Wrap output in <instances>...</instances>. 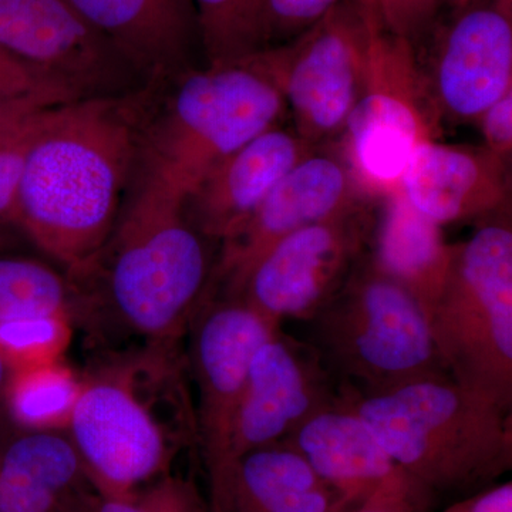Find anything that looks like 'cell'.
Wrapping results in <instances>:
<instances>
[{"label":"cell","mask_w":512,"mask_h":512,"mask_svg":"<svg viewBox=\"0 0 512 512\" xmlns=\"http://www.w3.org/2000/svg\"><path fill=\"white\" fill-rule=\"evenodd\" d=\"M184 194L146 170L109 237L66 272L67 315L96 353L178 345L210 291V239L184 211Z\"/></svg>","instance_id":"obj_1"},{"label":"cell","mask_w":512,"mask_h":512,"mask_svg":"<svg viewBox=\"0 0 512 512\" xmlns=\"http://www.w3.org/2000/svg\"><path fill=\"white\" fill-rule=\"evenodd\" d=\"M161 86L89 97L47 110L19 191V225L67 271L106 242Z\"/></svg>","instance_id":"obj_2"},{"label":"cell","mask_w":512,"mask_h":512,"mask_svg":"<svg viewBox=\"0 0 512 512\" xmlns=\"http://www.w3.org/2000/svg\"><path fill=\"white\" fill-rule=\"evenodd\" d=\"M93 365L80 377L67 437L94 488L134 497L197 440L185 366L178 345L97 353Z\"/></svg>","instance_id":"obj_3"},{"label":"cell","mask_w":512,"mask_h":512,"mask_svg":"<svg viewBox=\"0 0 512 512\" xmlns=\"http://www.w3.org/2000/svg\"><path fill=\"white\" fill-rule=\"evenodd\" d=\"M431 500L473 494L512 464V412L448 375L375 397L340 394Z\"/></svg>","instance_id":"obj_4"},{"label":"cell","mask_w":512,"mask_h":512,"mask_svg":"<svg viewBox=\"0 0 512 512\" xmlns=\"http://www.w3.org/2000/svg\"><path fill=\"white\" fill-rule=\"evenodd\" d=\"M306 322L308 342L345 396H382L447 375L426 309L376 264L372 249Z\"/></svg>","instance_id":"obj_5"},{"label":"cell","mask_w":512,"mask_h":512,"mask_svg":"<svg viewBox=\"0 0 512 512\" xmlns=\"http://www.w3.org/2000/svg\"><path fill=\"white\" fill-rule=\"evenodd\" d=\"M164 106L144 134V170L153 171L184 197L215 165L279 126L288 110L264 50L175 79Z\"/></svg>","instance_id":"obj_6"},{"label":"cell","mask_w":512,"mask_h":512,"mask_svg":"<svg viewBox=\"0 0 512 512\" xmlns=\"http://www.w3.org/2000/svg\"><path fill=\"white\" fill-rule=\"evenodd\" d=\"M444 370L512 412V227L504 211L451 244L446 275L426 309Z\"/></svg>","instance_id":"obj_7"},{"label":"cell","mask_w":512,"mask_h":512,"mask_svg":"<svg viewBox=\"0 0 512 512\" xmlns=\"http://www.w3.org/2000/svg\"><path fill=\"white\" fill-rule=\"evenodd\" d=\"M441 131L412 43L380 25L362 93L336 140L340 156L367 197L380 201L399 190L416 148Z\"/></svg>","instance_id":"obj_8"},{"label":"cell","mask_w":512,"mask_h":512,"mask_svg":"<svg viewBox=\"0 0 512 512\" xmlns=\"http://www.w3.org/2000/svg\"><path fill=\"white\" fill-rule=\"evenodd\" d=\"M379 28L373 0H342L291 42L264 49L292 128L309 143L338 140L362 93Z\"/></svg>","instance_id":"obj_9"},{"label":"cell","mask_w":512,"mask_h":512,"mask_svg":"<svg viewBox=\"0 0 512 512\" xmlns=\"http://www.w3.org/2000/svg\"><path fill=\"white\" fill-rule=\"evenodd\" d=\"M512 0H447L412 43L441 124L476 121L512 90Z\"/></svg>","instance_id":"obj_10"},{"label":"cell","mask_w":512,"mask_h":512,"mask_svg":"<svg viewBox=\"0 0 512 512\" xmlns=\"http://www.w3.org/2000/svg\"><path fill=\"white\" fill-rule=\"evenodd\" d=\"M375 201L315 222L272 245L235 289L231 298L265 318L308 320L342 288L373 245Z\"/></svg>","instance_id":"obj_11"},{"label":"cell","mask_w":512,"mask_h":512,"mask_svg":"<svg viewBox=\"0 0 512 512\" xmlns=\"http://www.w3.org/2000/svg\"><path fill=\"white\" fill-rule=\"evenodd\" d=\"M279 329L278 323L241 299L212 293L188 326L187 367L197 389V441L208 480L217 477L227 463L232 424L252 357Z\"/></svg>","instance_id":"obj_12"},{"label":"cell","mask_w":512,"mask_h":512,"mask_svg":"<svg viewBox=\"0 0 512 512\" xmlns=\"http://www.w3.org/2000/svg\"><path fill=\"white\" fill-rule=\"evenodd\" d=\"M365 201L375 200L356 183L339 151L319 147L275 185L235 234L221 242L210 292L231 295L276 242Z\"/></svg>","instance_id":"obj_13"},{"label":"cell","mask_w":512,"mask_h":512,"mask_svg":"<svg viewBox=\"0 0 512 512\" xmlns=\"http://www.w3.org/2000/svg\"><path fill=\"white\" fill-rule=\"evenodd\" d=\"M0 46L89 97L141 89L140 74L66 0H0Z\"/></svg>","instance_id":"obj_14"},{"label":"cell","mask_w":512,"mask_h":512,"mask_svg":"<svg viewBox=\"0 0 512 512\" xmlns=\"http://www.w3.org/2000/svg\"><path fill=\"white\" fill-rule=\"evenodd\" d=\"M338 384L309 342L286 336L281 329L256 350L239 402L227 463L288 439L313 414L338 403Z\"/></svg>","instance_id":"obj_15"},{"label":"cell","mask_w":512,"mask_h":512,"mask_svg":"<svg viewBox=\"0 0 512 512\" xmlns=\"http://www.w3.org/2000/svg\"><path fill=\"white\" fill-rule=\"evenodd\" d=\"M282 443L311 464L349 511L375 500L413 501L429 507V495L394 463L342 396L303 421Z\"/></svg>","instance_id":"obj_16"},{"label":"cell","mask_w":512,"mask_h":512,"mask_svg":"<svg viewBox=\"0 0 512 512\" xmlns=\"http://www.w3.org/2000/svg\"><path fill=\"white\" fill-rule=\"evenodd\" d=\"M318 148L292 126L269 128L215 165L185 197L188 221L205 238L221 244L299 161Z\"/></svg>","instance_id":"obj_17"},{"label":"cell","mask_w":512,"mask_h":512,"mask_svg":"<svg viewBox=\"0 0 512 512\" xmlns=\"http://www.w3.org/2000/svg\"><path fill=\"white\" fill-rule=\"evenodd\" d=\"M399 190L440 227L480 222L510 207V163L484 146L429 141L410 157Z\"/></svg>","instance_id":"obj_18"},{"label":"cell","mask_w":512,"mask_h":512,"mask_svg":"<svg viewBox=\"0 0 512 512\" xmlns=\"http://www.w3.org/2000/svg\"><path fill=\"white\" fill-rule=\"evenodd\" d=\"M70 8L119 50L147 84L163 86L191 70L198 36L185 0H66Z\"/></svg>","instance_id":"obj_19"},{"label":"cell","mask_w":512,"mask_h":512,"mask_svg":"<svg viewBox=\"0 0 512 512\" xmlns=\"http://www.w3.org/2000/svg\"><path fill=\"white\" fill-rule=\"evenodd\" d=\"M211 512H348L340 495L292 447L249 451L210 483Z\"/></svg>","instance_id":"obj_20"},{"label":"cell","mask_w":512,"mask_h":512,"mask_svg":"<svg viewBox=\"0 0 512 512\" xmlns=\"http://www.w3.org/2000/svg\"><path fill=\"white\" fill-rule=\"evenodd\" d=\"M84 478L69 437L28 431L0 453V512H63L67 495Z\"/></svg>","instance_id":"obj_21"},{"label":"cell","mask_w":512,"mask_h":512,"mask_svg":"<svg viewBox=\"0 0 512 512\" xmlns=\"http://www.w3.org/2000/svg\"><path fill=\"white\" fill-rule=\"evenodd\" d=\"M372 256L427 309L443 284L451 244L441 227L424 217L396 190L379 201Z\"/></svg>","instance_id":"obj_22"},{"label":"cell","mask_w":512,"mask_h":512,"mask_svg":"<svg viewBox=\"0 0 512 512\" xmlns=\"http://www.w3.org/2000/svg\"><path fill=\"white\" fill-rule=\"evenodd\" d=\"M82 380L62 362L10 372L5 387L6 409L28 431L67 430Z\"/></svg>","instance_id":"obj_23"},{"label":"cell","mask_w":512,"mask_h":512,"mask_svg":"<svg viewBox=\"0 0 512 512\" xmlns=\"http://www.w3.org/2000/svg\"><path fill=\"white\" fill-rule=\"evenodd\" d=\"M208 64L266 49L262 0H190Z\"/></svg>","instance_id":"obj_24"},{"label":"cell","mask_w":512,"mask_h":512,"mask_svg":"<svg viewBox=\"0 0 512 512\" xmlns=\"http://www.w3.org/2000/svg\"><path fill=\"white\" fill-rule=\"evenodd\" d=\"M60 313L67 315L66 276L36 259L0 254V325Z\"/></svg>","instance_id":"obj_25"},{"label":"cell","mask_w":512,"mask_h":512,"mask_svg":"<svg viewBox=\"0 0 512 512\" xmlns=\"http://www.w3.org/2000/svg\"><path fill=\"white\" fill-rule=\"evenodd\" d=\"M73 326L66 313L13 320L0 325V355L10 372L60 362L72 340Z\"/></svg>","instance_id":"obj_26"},{"label":"cell","mask_w":512,"mask_h":512,"mask_svg":"<svg viewBox=\"0 0 512 512\" xmlns=\"http://www.w3.org/2000/svg\"><path fill=\"white\" fill-rule=\"evenodd\" d=\"M0 96L59 107L86 99L73 86L45 70L23 62L0 46Z\"/></svg>","instance_id":"obj_27"},{"label":"cell","mask_w":512,"mask_h":512,"mask_svg":"<svg viewBox=\"0 0 512 512\" xmlns=\"http://www.w3.org/2000/svg\"><path fill=\"white\" fill-rule=\"evenodd\" d=\"M47 110L50 109L37 114L18 133L0 141V227L18 229L20 183L30 147L42 128Z\"/></svg>","instance_id":"obj_28"},{"label":"cell","mask_w":512,"mask_h":512,"mask_svg":"<svg viewBox=\"0 0 512 512\" xmlns=\"http://www.w3.org/2000/svg\"><path fill=\"white\" fill-rule=\"evenodd\" d=\"M342 0H262L266 49L291 42Z\"/></svg>","instance_id":"obj_29"},{"label":"cell","mask_w":512,"mask_h":512,"mask_svg":"<svg viewBox=\"0 0 512 512\" xmlns=\"http://www.w3.org/2000/svg\"><path fill=\"white\" fill-rule=\"evenodd\" d=\"M380 25L390 35L416 42L447 0H373Z\"/></svg>","instance_id":"obj_30"},{"label":"cell","mask_w":512,"mask_h":512,"mask_svg":"<svg viewBox=\"0 0 512 512\" xmlns=\"http://www.w3.org/2000/svg\"><path fill=\"white\" fill-rule=\"evenodd\" d=\"M480 128L485 148L511 163L512 153V90L487 107L474 121Z\"/></svg>","instance_id":"obj_31"},{"label":"cell","mask_w":512,"mask_h":512,"mask_svg":"<svg viewBox=\"0 0 512 512\" xmlns=\"http://www.w3.org/2000/svg\"><path fill=\"white\" fill-rule=\"evenodd\" d=\"M140 497L150 512H208L194 485L180 478L165 477Z\"/></svg>","instance_id":"obj_32"},{"label":"cell","mask_w":512,"mask_h":512,"mask_svg":"<svg viewBox=\"0 0 512 512\" xmlns=\"http://www.w3.org/2000/svg\"><path fill=\"white\" fill-rule=\"evenodd\" d=\"M63 512H150L140 495L116 497L93 491L80 490L76 485L64 501Z\"/></svg>","instance_id":"obj_33"},{"label":"cell","mask_w":512,"mask_h":512,"mask_svg":"<svg viewBox=\"0 0 512 512\" xmlns=\"http://www.w3.org/2000/svg\"><path fill=\"white\" fill-rule=\"evenodd\" d=\"M441 512H512V483L483 488Z\"/></svg>","instance_id":"obj_34"},{"label":"cell","mask_w":512,"mask_h":512,"mask_svg":"<svg viewBox=\"0 0 512 512\" xmlns=\"http://www.w3.org/2000/svg\"><path fill=\"white\" fill-rule=\"evenodd\" d=\"M52 107H43L35 101L9 99L0 96V141L22 130L37 114Z\"/></svg>","instance_id":"obj_35"},{"label":"cell","mask_w":512,"mask_h":512,"mask_svg":"<svg viewBox=\"0 0 512 512\" xmlns=\"http://www.w3.org/2000/svg\"><path fill=\"white\" fill-rule=\"evenodd\" d=\"M426 508L410 501L375 500L348 512H426Z\"/></svg>","instance_id":"obj_36"},{"label":"cell","mask_w":512,"mask_h":512,"mask_svg":"<svg viewBox=\"0 0 512 512\" xmlns=\"http://www.w3.org/2000/svg\"><path fill=\"white\" fill-rule=\"evenodd\" d=\"M18 245L15 234L9 228L0 227V254L10 251Z\"/></svg>","instance_id":"obj_37"},{"label":"cell","mask_w":512,"mask_h":512,"mask_svg":"<svg viewBox=\"0 0 512 512\" xmlns=\"http://www.w3.org/2000/svg\"><path fill=\"white\" fill-rule=\"evenodd\" d=\"M8 376V366H6L5 360H3L2 355H0V402H3V397H5V387L6 382H8Z\"/></svg>","instance_id":"obj_38"}]
</instances>
